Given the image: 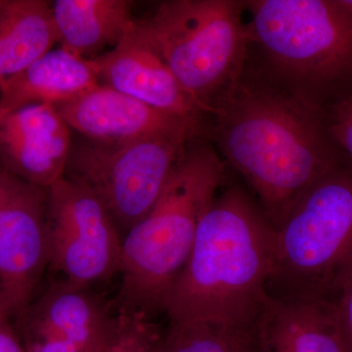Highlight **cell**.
I'll return each mask as SVG.
<instances>
[{
  "mask_svg": "<svg viewBox=\"0 0 352 352\" xmlns=\"http://www.w3.org/2000/svg\"><path fill=\"white\" fill-rule=\"evenodd\" d=\"M244 4L252 15V41L285 75L319 90L352 80V18L337 0Z\"/></svg>",
  "mask_w": 352,
  "mask_h": 352,
  "instance_id": "cell-6",
  "label": "cell"
},
{
  "mask_svg": "<svg viewBox=\"0 0 352 352\" xmlns=\"http://www.w3.org/2000/svg\"><path fill=\"white\" fill-rule=\"evenodd\" d=\"M191 141L82 139L72 145L65 176L87 187L100 200L124 239L151 210Z\"/></svg>",
  "mask_w": 352,
  "mask_h": 352,
  "instance_id": "cell-7",
  "label": "cell"
},
{
  "mask_svg": "<svg viewBox=\"0 0 352 352\" xmlns=\"http://www.w3.org/2000/svg\"><path fill=\"white\" fill-rule=\"evenodd\" d=\"M72 129L100 142L153 138H199L203 126L98 85L75 100L55 106Z\"/></svg>",
  "mask_w": 352,
  "mask_h": 352,
  "instance_id": "cell-11",
  "label": "cell"
},
{
  "mask_svg": "<svg viewBox=\"0 0 352 352\" xmlns=\"http://www.w3.org/2000/svg\"><path fill=\"white\" fill-rule=\"evenodd\" d=\"M337 2L352 18V0H337Z\"/></svg>",
  "mask_w": 352,
  "mask_h": 352,
  "instance_id": "cell-25",
  "label": "cell"
},
{
  "mask_svg": "<svg viewBox=\"0 0 352 352\" xmlns=\"http://www.w3.org/2000/svg\"><path fill=\"white\" fill-rule=\"evenodd\" d=\"M352 265V170L315 183L275 229L267 294L332 298Z\"/></svg>",
  "mask_w": 352,
  "mask_h": 352,
  "instance_id": "cell-5",
  "label": "cell"
},
{
  "mask_svg": "<svg viewBox=\"0 0 352 352\" xmlns=\"http://www.w3.org/2000/svg\"><path fill=\"white\" fill-rule=\"evenodd\" d=\"M214 135L273 228L300 198L342 166L320 106L242 78L215 108Z\"/></svg>",
  "mask_w": 352,
  "mask_h": 352,
  "instance_id": "cell-1",
  "label": "cell"
},
{
  "mask_svg": "<svg viewBox=\"0 0 352 352\" xmlns=\"http://www.w3.org/2000/svg\"><path fill=\"white\" fill-rule=\"evenodd\" d=\"M256 323L170 322L162 352H261Z\"/></svg>",
  "mask_w": 352,
  "mask_h": 352,
  "instance_id": "cell-18",
  "label": "cell"
},
{
  "mask_svg": "<svg viewBox=\"0 0 352 352\" xmlns=\"http://www.w3.org/2000/svg\"><path fill=\"white\" fill-rule=\"evenodd\" d=\"M62 50L85 60L115 47L133 23L127 0H56L51 4Z\"/></svg>",
  "mask_w": 352,
  "mask_h": 352,
  "instance_id": "cell-16",
  "label": "cell"
},
{
  "mask_svg": "<svg viewBox=\"0 0 352 352\" xmlns=\"http://www.w3.org/2000/svg\"><path fill=\"white\" fill-rule=\"evenodd\" d=\"M100 85L87 60L52 50L0 85V118L25 106H57Z\"/></svg>",
  "mask_w": 352,
  "mask_h": 352,
  "instance_id": "cell-15",
  "label": "cell"
},
{
  "mask_svg": "<svg viewBox=\"0 0 352 352\" xmlns=\"http://www.w3.org/2000/svg\"><path fill=\"white\" fill-rule=\"evenodd\" d=\"M72 145L71 127L55 106L34 104L0 118V166L36 186L64 177Z\"/></svg>",
  "mask_w": 352,
  "mask_h": 352,
  "instance_id": "cell-12",
  "label": "cell"
},
{
  "mask_svg": "<svg viewBox=\"0 0 352 352\" xmlns=\"http://www.w3.org/2000/svg\"><path fill=\"white\" fill-rule=\"evenodd\" d=\"M164 333L143 314H117L104 352H162Z\"/></svg>",
  "mask_w": 352,
  "mask_h": 352,
  "instance_id": "cell-19",
  "label": "cell"
},
{
  "mask_svg": "<svg viewBox=\"0 0 352 352\" xmlns=\"http://www.w3.org/2000/svg\"><path fill=\"white\" fill-rule=\"evenodd\" d=\"M59 43L44 0H0V85Z\"/></svg>",
  "mask_w": 352,
  "mask_h": 352,
  "instance_id": "cell-17",
  "label": "cell"
},
{
  "mask_svg": "<svg viewBox=\"0 0 352 352\" xmlns=\"http://www.w3.org/2000/svg\"><path fill=\"white\" fill-rule=\"evenodd\" d=\"M104 349H105V347H103V349H96L89 352H104Z\"/></svg>",
  "mask_w": 352,
  "mask_h": 352,
  "instance_id": "cell-26",
  "label": "cell"
},
{
  "mask_svg": "<svg viewBox=\"0 0 352 352\" xmlns=\"http://www.w3.org/2000/svg\"><path fill=\"white\" fill-rule=\"evenodd\" d=\"M113 308L89 287L65 279L51 285L20 315L31 340H66L92 349L105 346L112 336L117 324Z\"/></svg>",
  "mask_w": 352,
  "mask_h": 352,
  "instance_id": "cell-13",
  "label": "cell"
},
{
  "mask_svg": "<svg viewBox=\"0 0 352 352\" xmlns=\"http://www.w3.org/2000/svg\"><path fill=\"white\" fill-rule=\"evenodd\" d=\"M8 320L9 317L0 319V352H25Z\"/></svg>",
  "mask_w": 352,
  "mask_h": 352,
  "instance_id": "cell-23",
  "label": "cell"
},
{
  "mask_svg": "<svg viewBox=\"0 0 352 352\" xmlns=\"http://www.w3.org/2000/svg\"><path fill=\"white\" fill-rule=\"evenodd\" d=\"M105 346L96 347V349H103ZM96 349H85L66 340L41 339L31 340L29 349L25 352H89Z\"/></svg>",
  "mask_w": 352,
  "mask_h": 352,
  "instance_id": "cell-22",
  "label": "cell"
},
{
  "mask_svg": "<svg viewBox=\"0 0 352 352\" xmlns=\"http://www.w3.org/2000/svg\"><path fill=\"white\" fill-rule=\"evenodd\" d=\"M324 116L333 142L346 153L352 163V91L333 103Z\"/></svg>",
  "mask_w": 352,
  "mask_h": 352,
  "instance_id": "cell-20",
  "label": "cell"
},
{
  "mask_svg": "<svg viewBox=\"0 0 352 352\" xmlns=\"http://www.w3.org/2000/svg\"><path fill=\"white\" fill-rule=\"evenodd\" d=\"M226 182L223 162L199 138L185 148L161 195L122 239L117 314L164 312L193 249L201 217Z\"/></svg>",
  "mask_w": 352,
  "mask_h": 352,
  "instance_id": "cell-3",
  "label": "cell"
},
{
  "mask_svg": "<svg viewBox=\"0 0 352 352\" xmlns=\"http://www.w3.org/2000/svg\"><path fill=\"white\" fill-rule=\"evenodd\" d=\"M275 230L240 186L219 192L166 300L170 322L245 325L267 298Z\"/></svg>",
  "mask_w": 352,
  "mask_h": 352,
  "instance_id": "cell-2",
  "label": "cell"
},
{
  "mask_svg": "<svg viewBox=\"0 0 352 352\" xmlns=\"http://www.w3.org/2000/svg\"><path fill=\"white\" fill-rule=\"evenodd\" d=\"M87 61L102 85L198 124L207 115L155 50L139 20L115 47Z\"/></svg>",
  "mask_w": 352,
  "mask_h": 352,
  "instance_id": "cell-10",
  "label": "cell"
},
{
  "mask_svg": "<svg viewBox=\"0 0 352 352\" xmlns=\"http://www.w3.org/2000/svg\"><path fill=\"white\" fill-rule=\"evenodd\" d=\"M10 315H12L10 305H9L8 300H7L6 294L0 287V319L9 317Z\"/></svg>",
  "mask_w": 352,
  "mask_h": 352,
  "instance_id": "cell-24",
  "label": "cell"
},
{
  "mask_svg": "<svg viewBox=\"0 0 352 352\" xmlns=\"http://www.w3.org/2000/svg\"><path fill=\"white\" fill-rule=\"evenodd\" d=\"M50 265L80 286L120 274L122 238L103 204L64 176L48 196Z\"/></svg>",
  "mask_w": 352,
  "mask_h": 352,
  "instance_id": "cell-8",
  "label": "cell"
},
{
  "mask_svg": "<svg viewBox=\"0 0 352 352\" xmlns=\"http://www.w3.org/2000/svg\"><path fill=\"white\" fill-rule=\"evenodd\" d=\"M243 2L168 0L139 20L183 88L208 115L242 78L249 25Z\"/></svg>",
  "mask_w": 352,
  "mask_h": 352,
  "instance_id": "cell-4",
  "label": "cell"
},
{
  "mask_svg": "<svg viewBox=\"0 0 352 352\" xmlns=\"http://www.w3.org/2000/svg\"><path fill=\"white\" fill-rule=\"evenodd\" d=\"M331 300L346 352H352V265L340 279Z\"/></svg>",
  "mask_w": 352,
  "mask_h": 352,
  "instance_id": "cell-21",
  "label": "cell"
},
{
  "mask_svg": "<svg viewBox=\"0 0 352 352\" xmlns=\"http://www.w3.org/2000/svg\"><path fill=\"white\" fill-rule=\"evenodd\" d=\"M50 188L21 179L0 166V287L13 314L30 303L50 265Z\"/></svg>",
  "mask_w": 352,
  "mask_h": 352,
  "instance_id": "cell-9",
  "label": "cell"
},
{
  "mask_svg": "<svg viewBox=\"0 0 352 352\" xmlns=\"http://www.w3.org/2000/svg\"><path fill=\"white\" fill-rule=\"evenodd\" d=\"M256 324L261 352H346L331 298L267 294Z\"/></svg>",
  "mask_w": 352,
  "mask_h": 352,
  "instance_id": "cell-14",
  "label": "cell"
}]
</instances>
